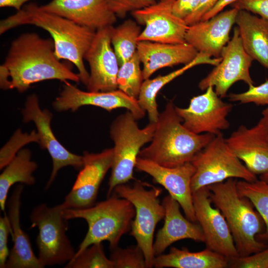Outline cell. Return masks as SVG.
Listing matches in <instances>:
<instances>
[{
  "instance_id": "3",
  "label": "cell",
  "mask_w": 268,
  "mask_h": 268,
  "mask_svg": "<svg viewBox=\"0 0 268 268\" xmlns=\"http://www.w3.org/2000/svg\"><path fill=\"white\" fill-rule=\"evenodd\" d=\"M173 102H168L159 113L150 144L139 151L138 156L160 165L174 167L190 162L214 135L195 134L183 124Z\"/></svg>"
},
{
  "instance_id": "30",
  "label": "cell",
  "mask_w": 268,
  "mask_h": 268,
  "mask_svg": "<svg viewBox=\"0 0 268 268\" xmlns=\"http://www.w3.org/2000/svg\"><path fill=\"white\" fill-rule=\"evenodd\" d=\"M239 193L248 198L261 215L265 225V230L257 236L259 241L268 242V182L261 179L253 182L237 181Z\"/></svg>"
},
{
  "instance_id": "23",
  "label": "cell",
  "mask_w": 268,
  "mask_h": 268,
  "mask_svg": "<svg viewBox=\"0 0 268 268\" xmlns=\"http://www.w3.org/2000/svg\"><path fill=\"white\" fill-rule=\"evenodd\" d=\"M162 204L165 209L164 223L157 232L153 242L155 257L162 254L168 247L181 240L204 242L200 225L182 215L177 201L169 195L164 198Z\"/></svg>"
},
{
  "instance_id": "38",
  "label": "cell",
  "mask_w": 268,
  "mask_h": 268,
  "mask_svg": "<svg viewBox=\"0 0 268 268\" xmlns=\"http://www.w3.org/2000/svg\"><path fill=\"white\" fill-rule=\"evenodd\" d=\"M12 232L8 217L6 214L0 217V268H5L10 251L7 242L9 234Z\"/></svg>"
},
{
  "instance_id": "35",
  "label": "cell",
  "mask_w": 268,
  "mask_h": 268,
  "mask_svg": "<svg viewBox=\"0 0 268 268\" xmlns=\"http://www.w3.org/2000/svg\"><path fill=\"white\" fill-rule=\"evenodd\" d=\"M231 102L241 104L254 103L256 105L268 106V80L261 84L249 86L248 89L242 93H231L228 96Z\"/></svg>"
},
{
  "instance_id": "25",
  "label": "cell",
  "mask_w": 268,
  "mask_h": 268,
  "mask_svg": "<svg viewBox=\"0 0 268 268\" xmlns=\"http://www.w3.org/2000/svg\"><path fill=\"white\" fill-rule=\"evenodd\" d=\"M235 23L246 52L268 70V21L239 10Z\"/></svg>"
},
{
  "instance_id": "44",
  "label": "cell",
  "mask_w": 268,
  "mask_h": 268,
  "mask_svg": "<svg viewBox=\"0 0 268 268\" xmlns=\"http://www.w3.org/2000/svg\"><path fill=\"white\" fill-rule=\"evenodd\" d=\"M258 123L264 127L268 135V106L262 111V117Z\"/></svg>"
},
{
  "instance_id": "26",
  "label": "cell",
  "mask_w": 268,
  "mask_h": 268,
  "mask_svg": "<svg viewBox=\"0 0 268 268\" xmlns=\"http://www.w3.org/2000/svg\"><path fill=\"white\" fill-rule=\"evenodd\" d=\"M221 61V57L212 58L199 53L193 61L181 68L166 75H158L153 79L148 78L143 80L137 100L140 107L147 112L149 123H156L158 120L159 113L156 98L159 91L165 85L195 66L201 64L216 66Z\"/></svg>"
},
{
  "instance_id": "22",
  "label": "cell",
  "mask_w": 268,
  "mask_h": 268,
  "mask_svg": "<svg viewBox=\"0 0 268 268\" xmlns=\"http://www.w3.org/2000/svg\"><path fill=\"white\" fill-rule=\"evenodd\" d=\"M136 53L143 65V80L149 78L157 70L193 61L199 52L190 44H169L149 41H138Z\"/></svg>"
},
{
  "instance_id": "33",
  "label": "cell",
  "mask_w": 268,
  "mask_h": 268,
  "mask_svg": "<svg viewBox=\"0 0 268 268\" xmlns=\"http://www.w3.org/2000/svg\"><path fill=\"white\" fill-rule=\"evenodd\" d=\"M110 259L114 268H147L142 251L137 246L110 249Z\"/></svg>"
},
{
  "instance_id": "31",
  "label": "cell",
  "mask_w": 268,
  "mask_h": 268,
  "mask_svg": "<svg viewBox=\"0 0 268 268\" xmlns=\"http://www.w3.org/2000/svg\"><path fill=\"white\" fill-rule=\"evenodd\" d=\"M140 64L136 52L130 59L120 66L117 78L118 89L136 99L144 80Z\"/></svg>"
},
{
  "instance_id": "19",
  "label": "cell",
  "mask_w": 268,
  "mask_h": 268,
  "mask_svg": "<svg viewBox=\"0 0 268 268\" xmlns=\"http://www.w3.org/2000/svg\"><path fill=\"white\" fill-rule=\"evenodd\" d=\"M239 10L235 8L220 12L210 19L189 25L185 41L199 53L219 58L230 39V32Z\"/></svg>"
},
{
  "instance_id": "40",
  "label": "cell",
  "mask_w": 268,
  "mask_h": 268,
  "mask_svg": "<svg viewBox=\"0 0 268 268\" xmlns=\"http://www.w3.org/2000/svg\"><path fill=\"white\" fill-rule=\"evenodd\" d=\"M200 1V0H175L173 6V12L185 20L193 13Z\"/></svg>"
},
{
  "instance_id": "36",
  "label": "cell",
  "mask_w": 268,
  "mask_h": 268,
  "mask_svg": "<svg viewBox=\"0 0 268 268\" xmlns=\"http://www.w3.org/2000/svg\"><path fill=\"white\" fill-rule=\"evenodd\" d=\"M228 267L233 268H268V247L244 257L229 259Z\"/></svg>"
},
{
  "instance_id": "13",
  "label": "cell",
  "mask_w": 268,
  "mask_h": 268,
  "mask_svg": "<svg viewBox=\"0 0 268 268\" xmlns=\"http://www.w3.org/2000/svg\"><path fill=\"white\" fill-rule=\"evenodd\" d=\"M175 0H157L154 3L131 13L135 21L144 25L138 41L178 44L186 42L189 25L173 12Z\"/></svg>"
},
{
  "instance_id": "5",
  "label": "cell",
  "mask_w": 268,
  "mask_h": 268,
  "mask_svg": "<svg viewBox=\"0 0 268 268\" xmlns=\"http://www.w3.org/2000/svg\"><path fill=\"white\" fill-rule=\"evenodd\" d=\"M135 213L130 201L115 194L89 207L64 210L66 219L82 218L88 226L74 257L91 245L104 241L109 242L110 249L118 246L122 236L131 230Z\"/></svg>"
},
{
  "instance_id": "9",
  "label": "cell",
  "mask_w": 268,
  "mask_h": 268,
  "mask_svg": "<svg viewBox=\"0 0 268 268\" xmlns=\"http://www.w3.org/2000/svg\"><path fill=\"white\" fill-rule=\"evenodd\" d=\"M65 209L62 203L50 207L44 203L35 207L30 214L31 227L38 229V258L43 268L68 262L76 253L67 235Z\"/></svg>"
},
{
  "instance_id": "37",
  "label": "cell",
  "mask_w": 268,
  "mask_h": 268,
  "mask_svg": "<svg viewBox=\"0 0 268 268\" xmlns=\"http://www.w3.org/2000/svg\"><path fill=\"white\" fill-rule=\"evenodd\" d=\"M117 17L124 18L128 13L154 3L157 0H106Z\"/></svg>"
},
{
  "instance_id": "7",
  "label": "cell",
  "mask_w": 268,
  "mask_h": 268,
  "mask_svg": "<svg viewBox=\"0 0 268 268\" xmlns=\"http://www.w3.org/2000/svg\"><path fill=\"white\" fill-rule=\"evenodd\" d=\"M146 184L137 181L133 186L121 184L115 187V194L130 201L135 208L130 235L142 251L147 268H152L155 255L153 236L158 223L165 216L164 207L160 202V188L152 187L147 190Z\"/></svg>"
},
{
  "instance_id": "17",
  "label": "cell",
  "mask_w": 268,
  "mask_h": 268,
  "mask_svg": "<svg viewBox=\"0 0 268 268\" xmlns=\"http://www.w3.org/2000/svg\"><path fill=\"white\" fill-rule=\"evenodd\" d=\"M85 105L99 107L108 111L126 108L137 120L143 118L145 114L137 99L118 89L109 91H84L68 81L64 82L62 90L53 102V108L58 112L75 111Z\"/></svg>"
},
{
  "instance_id": "15",
  "label": "cell",
  "mask_w": 268,
  "mask_h": 268,
  "mask_svg": "<svg viewBox=\"0 0 268 268\" xmlns=\"http://www.w3.org/2000/svg\"><path fill=\"white\" fill-rule=\"evenodd\" d=\"M83 165L69 193L62 203L65 209H81L93 205L100 185L113 159V148L98 153L84 152Z\"/></svg>"
},
{
  "instance_id": "1",
  "label": "cell",
  "mask_w": 268,
  "mask_h": 268,
  "mask_svg": "<svg viewBox=\"0 0 268 268\" xmlns=\"http://www.w3.org/2000/svg\"><path fill=\"white\" fill-rule=\"evenodd\" d=\"M51 79L80 81L78 74L56 57L52 38L27 32L14 39L0 66V88L23 93L34 83Z\"/></svg>"
},
{
  "instance_id": "32",
  "label": "cell",
  "mask_w": 268,
  "mask_h": 268,
  "mask_svg": "<svg viewBox=\"0 0 268 268\" xmlns=\"http://www.w3.org/2000/svg\"><path fill=\"white\" fill-rule=\"evenodd\" d=\"M65 268H114L113 262L104 253L102 243L91 245L67 262Z\"/></svg>"
},
{
  "instance_id": "18",
  "label": "cell",
  "mask_w": 268,
  "mask_h": 268,
  "mask_svg": "<svg viewBox=\"0 0 268 268\" xmlns=\"http://www.w3.org/2000/svg\"><path fill=\"white\" fill-rule=\"evenodd\" d=\"M135 168L148 174L154 182L162 186L169 195L178 202L186 217L197 222L191 188L195 168L191 162L174 167H167L138 157Z\"/></svg>"
},
{
  "instance_id": "28",
  "label": "cell",
  "mask_w": 268,
  "mask_h": 268,
  "mask_svg": "<svg viewBox=\"0 0 268 268\" xmlns=\"http://www.w3.org/2000/svg\"><path fill=\"white\" fill-rule=\"evenodd\" d=\"M32 153L27 148L20 150L4 168L0 175V207L5 212L7 195L14 184L20 183L28 186L36 182L33 175L38 165L31 160Z\"/></svg>"
},
{
  "instance_id": "24",
  "label": "cell",
  "mask_w": 268,
  "mask_h": 268,
  "mask_svg": "<svg viewBox=\"0 0 268 268\" xmlns=\"http://www.w3.org/2000/svg\"><path fill=\"white\" fill-rule=\"evenodd\" d=\"M23 188L22 184L18 185L6 202L13 245L5 268H43L33 251L28 235L20 225V208Z\"/></svg>"
},
{
  "instance_id": "21",
  "label": "cell",
  "mask_w": 268,
  "mask_h": 268,
  "mask_svg": "<svg viewBox=\"0 0 268 268\" xmlns=\"http://www.w3.org/2000/svg\"><path fill=\"white\" fill-rule=\"evenodd\" d=\"M225 140L252 173L261 175L268 171V135L261 124L250 128L241 125Z\"/></svg>"
},
{
  "instance_id": "10",
  "label": "cell",
  "mask_w": 268,
  "mask_h": 268,
  "mask_svg": "<svg viewBox=\"0 0 268 268\" xmlns=\"http://www.w3.org/2000/svg\"><path fill=\"white\" fill-rule=\"evenodd\" d=\"M220 57L221 62L199 82L198 87L201 90L212 86L216 94L223 98L237 81H242L249 86L254 85L250 73L253 59L245 51L237 26L231 39L223 48Z\"/></svg>"
},
{
  "instance_id": "45",
  "label": "cell",
  "mask_w": 268,
  "mask_h": 268,
  "mask_svg": "<svg viewBox=\"0 0 268 268\" xmlns=\"http://www.w3.org/2000/svg\"><path fill=\"white\" fill-rule=\"evenodd\" d=\"M260 179L268 182V171L260 175Z\"/></svg>"
},
{
  "instance_id": "4",
  "label": "cell",
  "mask_w": 268,
  "mask_h": 268,
  "mask_svg": "<svg viewBox=\"0 0 268 268\" xmlns=\"http://www.w3.org/2000/svg\"><path fill=\"white\" fill-rule=\"evenodd\" d=\"M237 182L236 179L230 178L208 188L213 205L228 223L239 257H244L268 246L257 239L264 221L251 201L239 193Z\"/></svg>"
},
{
  "instance_id": "42",
  "label": "cell",
  "mask_w": 268,
  "mask_h": 268,
  "mask_svg": "<svg viewBox=\"0 0 268 268\" xmlns=\"http://www.w3.org/2000/svg\"><path fill=\"white\" fill-rule=\"evenodd\" d=\"M238 0H218L214 6L201 18V21L206 20L219 12L228 5L231 4Z\"/></svg>"
},
{
  "instance_id": "34",
  "label": "cell",
  "mask_w": 268,
  "mask_h": 268,
  "mask_svg": "<svg viewBox=\"0 0 268 268\" xmlns=\"http://www.w3.org/2000/svg\"><path fill=\"white\" fill-rule=\"evenodd\" d=\"M30 142L39 143V137L37 132L33 130L28 134L22 133L20 129L16 130L0 149V169H3L24 145Z\"/></svg>"
},
{
  "instance_id": "2",
  "label": "cell",
  "mask_w": 268,
  "mask_h": 268,
  "mask_svg": "<svg viewBox=\"0 0 268 268\" xmlns=\"http://www.w3.org/2000/svg\"><path fill=\"white\" fill-rule=\"evenodd\" d=\"M24 25H32L47 31L54 41L56 57L73 64L78 70L80 81L86 86L89 73L83 62L84 56L96 31L44 11L36 3H30L15 14L0 20V34Z\"/></svg>"
},
{
  "instance_id": "43",
  "label": "cell",
  "mask_w": 268,
  "mask_h": 268,
  "mask_svg": "<svg viewBox=\"0 0 268 268\" xmlns=\"http://www.w3.org/2000/svg\"><path fill=\"white\" fill-rule=\"evenodd\" d=\"M31 0H0V7H12L20 10L23 4Z\"/></svg>"
},
{
  "instance_id": "14",
  "label": "cell",
  "mask_w": 268,
  "mask_h": 268,
  "mask_svg": "<svg viewBox=\"0 0 268 268\" xmlns=\"http://www.w3.org/2000/svg\"><path fill=\"white\" fill-rule=\"evenodd\" d=\"M22 114L23 122L35 123L39 137L38 144L41 148L48 151L52 159L53 169L46 189L50 187L61 168L68 166L76 169L82 167L83 155L70 152L58 141L51 129L52 114L48 110L40 108L36 94L27 97Z\"/></svg>"
},
{
  "instance_id": "29",
  "label": "cell",
  "mask_w": 268,
  "mask_h": 268,
  "mask_svg": "<svg viewBox=\"0 0 268 268\" xmlns=\"http://www.w3.org/2000/svg\"><path fill=\"white\" fill-rule=\"evenodd\" d=\"M141 28L135 21L125 20L118 26L113 27L111 43L120 66L136 53Z\"/></svg>"
},
{
  "instance_id": "8",
  "label": "cell",
  "mask_w": 268,
  "mask_h": 268,
  "mask_svg": "<svg viewBox=\"0 0 268 268\" xmlns=\"http://www.w3.org/2000/svg\"><path fill=\"white\" fill-rule=\"evenodd\" d=\"M191 162L195 168L191 182L193 193L230 178L248 182L258 180L257 175L249 171L232 152L222 133L214 135Z\"/></svg>"
},
{
  "instance_id": "27",
  "label": "cell",
  "mask_w": 268,
  "mask_h": 268,
  "mask_svg": "<svg viewBox=\"0 0 268 268\" xmlns=\"http://www.w3.org/2000/svg\"><path fill=\"white\" fill-rule=\"evenodd\" d=\"M229 259L207 248L192 252L187 248L171 247L168 253L155 257L153 267L156 268H225Z\"/></svg>"
},
{
  "instance_id": "16",
  "label": "cell",
  "mask_w": 268,
  "mask_h": 268,
  "mask_svg": "<svg viewBox=\"0 0 268 268\" xmlns=\"http://www.w3.org/2000/svg\"><path fill=\"white\" fill-rule=\"evenodd\" d=\"M113 27L108 26L97 30L84 54V60L90 67L86 85L88 91H109L118 89L117 78L120 66L111 43Z\"/></svg>"
},
{
  "instance_id": "11",
  "label": "cell",
  "mask_w": 268,
  "mask_h": 268,
  "mask_svg": "<svg viewBox=\"0 0 268 268\" xmlns=\"http://www.w3.org/2000/svg\"><path fill=\"white\" fill-rule=\"evenodd\" d=\"M205 90L204 93L193 97L188 107L176 106L175 109L184 126L191 132L216 135L229 128L227 118L233 105L224 102L213 86Z\"/></svg>"
},
{
  "instance_id": "39",
  "label": "cell",
  "mask_w": 268,
  "mask_h": 268,
  "mask_svg": "<svg viewBox=\"0 0 268 268\" xmlns=\"http://www.w3.org/2000/svg\"><path fill=\"white\" fill-rule=\"evenodd\" d=\"M232 8L257 14L268 21V0H238L231 4Z\"/></svg>"
},
{
  "instance_id": "12",
  "label": "cell",
  "mask_w": 268,
  "mask_h": 268,
  "mask_svg": "<svg viewBox=\"0 0 268 268\" xmlns=\"http://www.w3.org/2000/svg\"><path fill=\"white\" fill-rule=\"evenodd\" d=\"M193 201L196 222L203 232L206 248L229 259L239 257L228 223L213 205L208 187L194 192Z\"/></svg>"
},
{
  "instance_id": "6",
  "label": "cell",
  "mask_w": 268,
  "mask_h": 268,
  "mask_svg": "<svg viewBox=\"0 0 268 268\" xmlns=\"http://www.w3.org/2000/svg\"><path fill=\"white\" fill-rule=\"evenodd\" d=\"M136 121L128 110L118 116L110 126V135L114 146L108 198L116 186L134 179V169L141 148L152 139L156 123H149L140 129Z\"/></svg>"
},
{
  "instance_id": "20",
  "label": "cell",
  "mask_w": 268,
  "mask_h": 268,
  "mask_svg": "<svg viewBox=\"0 0 268 268\" xmlns=\"http://www.w3.org/2000/svg\"><path fill=\"white\" fill-rule=\"evenodd\" d=\"M40 7L96 31L117 21L106 0H51Z\"/></svg>"
},
{
  "instance_id": "41",
  "label": "cell",
  "mask_w": 268,
  "mask_h": 268,
  "mask_svg": "<svg viewBox=\"0 0 268 268\" xmlns=\"http://www.w3.org/2000/svg\"><path fill=\"white\" fill-rule=\"evenodd\" d=\"M218 0H200L195 10L185 20L188 25H192L201 21L202 17L210 10Z\"/></svg>"
}]
</instances>
